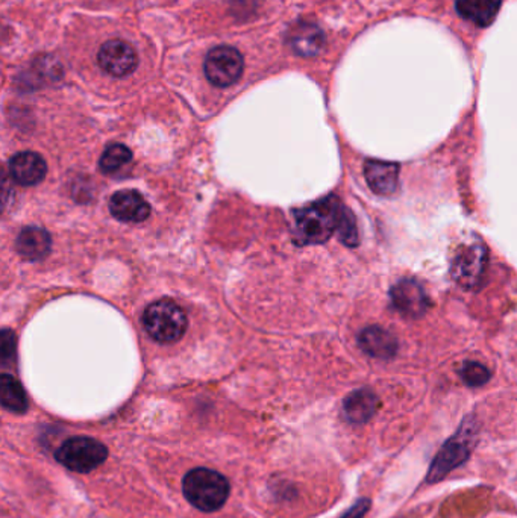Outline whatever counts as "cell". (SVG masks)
<instances>
[{"label": "cell", "instance_id": "603a6c76", "mask_svg": "<svg viewBox=\"0 0 517 518\" xmlns=\"http://www.w3.org/2000/svg\"><path fill=\"white\" fill-rule=\"evenodd\" d=\"M369 508H371V500H358L357 504H353L352 508L349 509L342 518H364Z\"/></svg>", "mask_w": 517, "mask_h": 518}, {"label": "cell", "instance_id": "2e32d148", "mask_svg": "<svg viewBox=\"0 0 517 518\" xmlns=\"http://www.w3.org/2000/svg\"><path fill=\"white\" fill-rule=\"evenodd\" d=\"M503 0H456V10L470 24L487 28L498 17Z\"/></svg>", "mask_w": 517, "mask_h": 518}, {"label": "cell", "instance_id": "4fadbf2b", "mask_svg": "<svg viewBox=\"0 0 517 518\" xmlns=\"http://www.w3.org/2000/svg\"><path fill=\"white\" fill-rule=\"evenodd\" d=\"M362 351L371 358L391 360L398 353V340L381 326H369L358 336Z\"/></svg>", "mask_w": 517, "mask_h": 518}, {"label": "cell", "instance_id": "5bb4252c", "mask_svg": "<svg viewBox=\"0 0 517 518\" xmlns=\"http://www.w3.org/2000/svg\"><path fill=\"white\" fill-rule=\"evenodd\" d=\"M287 42L297 55L313 58L324 49V33L315 24L299 22L288 31Z\"/></svg>", "mask_w": 517, "mask_h": 518}, {"label": "cell", "instance_id": "8fae6325", "mask_svg": "<svg viewBox=\"0 0 517 518\" xmlns=\"http://www.w3.org/2000/svg\"><path fill=\"white\" fill-rule=\"evenodd\" d=\"M364 176L371 192L378 196H391L400 184V165L389 161L369 159L364 164Z\"/></svg>", "mask_w": 517, "mask_h": 518}, {"label": "cell", "instance_id": "44dd1931", "mask_svg": "<svg viewBox=\"0 0 517 518\" xmlns=\"http://www.w3.org/2000/svg\"><path fill=\"white\" fill-rule=\"evenodd\" d=\"M337 232H339L342 243L346 244L349 248H357L358 243H360L357 221H355V217H353L352 212H351L346 206H344L343 214H342V219H340Z\"/></svg>", "mask_w": 517, "mask_h": 518}, {"label": "cell", "instance_id": "5b68a950", "mask_svg": "<svg viewBox=\"0 0 517 518\" xmlns=\"http://www.w3.org/2000/svg\"><path fill=\"white\" fill-rule=\"evenodd\" d=\"M108 457V448L98 439L75 437L67 439L55 452L58 463L75 473H89L100 467Z\"/></svg>", "mask_w": 517, "mask_h": 518}, {"label": "cell", "instance_id": "9c48e42d", "mask_svg": "<svg viewBox=\"0 0 517 518\" xmlns=\"http://www.w3.org/2000/svg\"><path fill=\"white\" fill-rule=\"evenodd\" d=\"M98 61L102 71L116 78L131 75L138 66L136 49L123 40H109L100 47Z\"/></svg>", "mask_w": 517, "mask_h": 518}, {"label": "cell", "instance_id": "ffe728a7", "mask_svg": "<svg viewBox=\"0 0 517 518\" xmlns=\"http://www.w3.org/2000/svg\"><path fill=\"white\" fill-rule=\"evenodd\" d=\"M460 376L465 381V385L469 387H481L490 381V370L485 365L476 363V361H469L465 363L460 370Z\"/></svg>", "mask_w": 517, "mask_h": 518}, {"label": "cell", "instance_id": "6da1fadb", "mask_svg": "<svg viewBox=\"0 0 517 518\" xmlns=\"http://www.w3.org/2000/svg\"><path fill=\"white\" fill-rule=\"evenodd\" d=\"M344 206L334 196L297 210L295 212V235L299 244H322L339 229Z\"/></svg>", "mask_w": 517, "mask_h": 518}, {"label": "cell", "instance_id": "3957f363", "mask_svg": "<svg viewBox=\"0 0 517 518\" xmlns=\"http://www.w3.org/2000/svg\"><path fill=\"white\" fill-rule=\"evenodd\" d=\"M478 438V425L474 417H467L461 423L460 428L446 443L443 444L440 452L434 457L433 464L428 470L427 482L428 484H437L446 477L454 468L460 467L461 464L467 461L470 452L474 450V446Z\"/></svg>", "mask_w": 517, "mask_h": 518}, {"label": "cell", "instance_id": "7a4b0ae2", "mask_svg": "<svg viewBox=\"0 0 517 518\" xmlns=\"http://www.w3.org/2000/svg\"><path fill=\"white\" fill-rule=\"evenodd\" d=\"M185 499L203 513H216L230 497V482L221 473L212 468L199 467L183 476Z\"/></svg>", "mask_w": 517, "mask_h": 518}, {"label": "cell", "instance_id": "d6986e66", "mask_svg": "<svg viewBox=\"0 0 517 518\" xmlns=\"http://www.w3.org/2000/svg\"><path fill=\"white\" fill-rule=\"evenodd\" d=\"M131 150L127 149V146L116 143L107 147L104 155L100 156V170L104 173L118 172L123 165L131 163Z\"/></svg>", "mask_w": 517, "mask_h": 518}, {"label": "cell", "instance_id": "52a82bcc", "mask_svg": "<svg viewBox=\"0 0 517 518\" xmlns=\"http://www.w3.org/2000/svg\"><path fill=\"white\" fill-rule=\"evenodd\" d=\"M245 61L235 47L217 46L208 52L203 64L207 80L216 87L225 89L240 80Z\"/></svg>", "mask_w": 517, "mask_h": 518}, {"label": "cell", "instance_id": "7402d4cb", "mask_svg": "<svg viewBox=\"0 0 517 518\" xmlns=\"http://www.w3.org/2000/svg\"><path fill=\"white\" fill-rule=\"evenodd\" d=\"M0 355H2V363L6 364L10 361L14 360L15 355V336L13 332L5 331L2 332V338H0Z\"/></svg>", "mask_w": 517, "mask_h": 518}, {"label": "cell", "instance_id": "ba28073f", "mask_svg": "<svg viewBox=\"0 0 517 518\" xmlns=\"http://www.w3.org/2000/svg\"><path fill=\"white\" fill-rule=\"evenodd\" d=\"M391 302L402 316L409 318L422 317L431 305L427 291L418 280L404 278L398 280L390 290Z\"/></svg>", "mask_w": 517, "mask_h": 518}, {"label": "cell", "instance_id": "8992f818", "mask_svg": "<svg viewBox=\"0 0 517 518\" xmlns=\"http://www.w3.org/2000/svg\"><path fill=\"white\" fill-rule=\"evenodd\" d=\"M489 266V250L481 241L465 243L456 249L452 259L451 275L463 288H475L484 278Z\"/></svg>", "mask_w": 517, "mask_h": 518}, {"label": "cell", "instance_id": "e0dca14e", "mask_svg": "<svg viewBox=\"0 0 517 518\" xmlns=\"http://www.w3.org/2000/svg\"><path fill=\"white\" fill-rule=\"evenodd\" d=\"M15 248L24 259L38 261L51 252V235L44 229L29 226L20 232Z\"/></svg>", "mask_w": 517, "mask_h": 518}, {"label": "cell", "instance_id": "7c38bea8", "mask_svg": "<svg viewBox=\"0 0 517 518\" xmlns=\"http://www.w3.org/2000/svg\"><path fill=\"white\" fill-rule=\"evenodd\" d=\"M10 173L15 183L33 187L46 178V161L35 152H20L11 158Z\"/></svg>", "mask_w": 517, "mask_h": 518}, {"label": "cell", "instance_id": "277c9868", "mask_svg": "<svg viewBox=\"0 0 517 518\" xmlns=\"http://www.w3.org/2000/svg\"><path fill=\"white\" fill-rule=\"evenodd\" d=\"M143 326L158 343H174L187 331V314L174 300H156L145 309Z\"/></svg>", "mask_w": 517, "mask_h": 518}, {"label": "cell", "instance_id": "30bf717a", "mask_svg": "<svg viewBox=\"0 0 517 518\" xmlns=\"http://www.w3.org/2000/svg\"><path fill=\"white\" fill-rule=\"evenodd\" d=\"M109 211L127 223H141L151 215V205L136 190H122L109 199Z\"/></svg>", "mask_w": 517, "mask_h": 518}, {"label": "cell", "instance_id": "ac0fdd59", "mask_svg": "<svg viewBox=\"0 0 517 518\" xmlns=\"http://www.w3.org/2000/svg\"><path fill=\"white\" fill-rule=\"evenodd\" d=\"M0 400L2 407L14 414H24L28 411V397L22 383L11 374H2L0 378Z\"/></svg>", "mask_w": 517, "mask_h": 518}, {"label": "cell", "instance_id": "9a60e30c", "mask_svg": "<svg viewBox=\"0 0 517 518\" xmlns=\"http://www.w3.org/2000/svg\"><path fill=\"white\" fill-rule=\"evenodd\" d=\"M380 408V399L369 388H362L351 392L343 403V412L346 420L352 425H364L375 416Z\"/></svg>", "mask_w": 517, "mask_h": 518}]
</instances>
